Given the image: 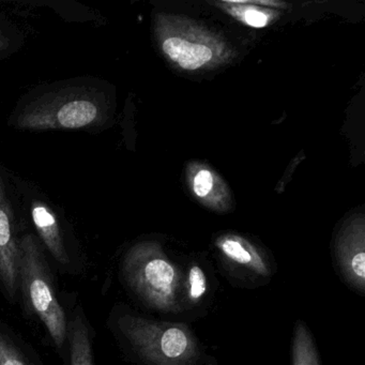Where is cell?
Listing matches in <instances>:
<instances>
[{"label": "cell", "instance_id": "cell-3", "mask_svg": "<svg viewBox=\"0 0 365 365\" xmlns=\"http://www.w3.org/2000/svg\"><path fill=\"white\" fill-rule=\"evenodd\" d=\"M119 329L133 349L153 365H194L200 358L197 341L185 324H168L123 315Z\"/></svg>", "mask_w": 365, "mask_h": 365}, {"label": "cell", "instance_id": "cell-10", "mask_svg": "<svg viewBox=\"0 0 365 365\" xmlns=\"http://www.w3.org/2000/svg\"><path fill=\"white\" fill-rule=\"evenodd\" d=\"M71 365H93L89 331L81 314H76L71 327Z\"/></svg>", "mask_w": 365, "mask_h": 365}, {"label": "cell", "instance_id": "cell-2", "mask_svg": "<svg viewBox=\"0 0 365 365\" xmlns=\"http://www.w3.org/2000/svg\"><path fill=\"white\" fill-rule=\"evenodd\" d=\"M121 271L130 288L149 307L174 313L180 309V272L157 245L140 243L132 247Z\"/></svg>", "mask_w": 365, "mask_h": 365}, {"label": "cell", "instance_id": "cell-11", "mask_svg": "<svg viewBox=\"0 0 365 365\" xmlns=\"http://www.w3.org/2000/svg\"><path fill=\"white\" fill-rule=\"evenodd\" d=\"M292 365H320L313 337L301 322H297L294 328Z\"/></svg>", "mask_w": 365, "mask_h": 365}, {"label": "cell", "instance_id": "cell-16", "mask_svg": "<svg viewBox=\"0 0 365 365\" xmlns=\"http://www.w3.org/2000/svg\"><path fill=\"white\" fill-rule=\"evenodd\" d=\"M9 38L0 31V54L9 48Z\"/></svg>", "mask_w": 365, "mask_h": 365}, {"label": "cell", "instance_id": "cell-15", "mask_svg": "<svg viewBox=\"0 0 365 365\" xmlns=\"http://www.w3.org/2000/svg\"><path fill=\"white\" fill-rule=\"evenodd\" d=\"M241 19L245 24L249 26L255 27V29H262L268 23V16L264 12L259 11L253 8H247V10L241 14Z\"/></svg>", "mask_w": 365, "mask_h": 365}, {"label": "cell", "instance_id": "cell-6", "mask_svg": "<svg viewBox=\"0 0 365 365\" xmlns=\"http://www.w3.org/2000/svg\"><path fill=\"white\" fill-rule=\"evenodd\" d=\"M339 268L346 281L360 292L365 287V252L362 230L348 232L337 247Z\"/></svg>", "mask_w": 365, "mask_h": 365}, {"label": "cell", "instance_id": "cell-5", "mask_svg": "<svg viewBox=\"0 0 365 365\" xmlns=\"http://www.w3.org/2000/svg\"><path fill=\"white\" fill-rule=\"evenodd\" d=\"M14 213L0 177V282L10 298H14L20 282V245L14 237Z\"/></svg>", "mask_w": 365, "mask_h": 365}, {"label": "cell", "instance_id": "cell-8", "mask_svg": "<svg viewBox=\"0 0 365 365\" xmlns=\"http://www.w3.org/2000/svg\"><path fill=\"white\" fill-rule=\"evenodd\" d=\"M223 257L237 267L259 277L271 274L270 266L262 254L250 243L238 237H224L217 243Z\"/></svg>", "mask_w": 365, "mask_h": 365}, {"label": "cell", "instance_id": "cell-7", "mask_svg": "<svg viewBox=\"0 0 365 365\" xmlns=\"http://www.w3.org/2000/svg\"><path fill=\"white\" fill-rule=\"evenodd\" d=\"M31 217L38 234L55 259L61 264H68L67 251L61 236V227L54 212L50 207L40 200H34L31 207Z\"/></svg>", "mask_w": 365, "mask_h": 365}, {"label": "cell", "instance_id": "cell-14", "mask_svg": "<svg viewBox=\"0 0 365 365\" xmlns=\"http://www.w3.org/2000/svg\"><path fill=\"white\" fill-rule=\"evenodd\" d=\"M213 187V177L209 170H202L193 179V191L198 197H206L210 194Z\"/></svg>", "mask_w": 365, "mask_h": 365}, {"label": "cell", "instance_id": "cell-9", "mask_svg": "<svg viewBox=\"0 0 365 365\" xmlns=\"http://www.w3.org/2000/svg\"><path fill=\"white\" fill-rule=\"evenodd\" d=\"M166 56L178 63L185 70H197L212 59V51L209 46L197 42L187 41L179 37L168 38L162 46Z\"/></svg>", "mask_w": 365, "mask_h": 365}, {"label": "cell", "instance_id": "cell-13", "mask_svg": "<svg viewBox=\"0 0 365 365\" xmlns=\"http://www.w3.org/2000/svg\"><path fill=\"white\" fill-rule=\"evenodd\" d=\"M0 365H27L14 345L0 333Z\"/></svg>", "mask_w": 365, "mask_h": 365}, {"label": "cell", "instance_id": "cell-4", "mask_svg": "<svg viewBox=\"0 0 365 365\" xmlns=\"http://www.w3.org/2000/svg\"><path fill=\"white\" fill-rule=\"evenodd\" d=\"M20 245V281L25 298L48 329L57 347H63L67 337L65 312L55 297L37 239L25 235Z\"/></svg>", "mask_w": 365, "mask_h": 365}, {"label": "cell", "instance_id": "cell-12", "mask_svg": "<svg viewBox=\"0 0 365 365\" xmlns=\"http://www.w3.org/2000/svg\"><path fill=\"white\" fill-rule=\"evenodd\" d=\"M208 284L204 270L200 266H192L185 282V302L197 304L204 298Z\"/></svg>", "mask_w": 365, "mask_h": 365}, {"label": "cell", "instance_id": "cell-1", "mask_svg": "<svg viewBox=\"0 0 365 365\" xmlns=\"http://www.w3.org/2000/svg\"><path fill=\"white\" fill-rule=\"evenodd\" d=\"M108 112L103 83L96 78H73L27 93L14 108L9 123L29 131L95 130L106 123Z\"/></svg>", "mask_w": 365, "mask_h": 365}]
</instances>
